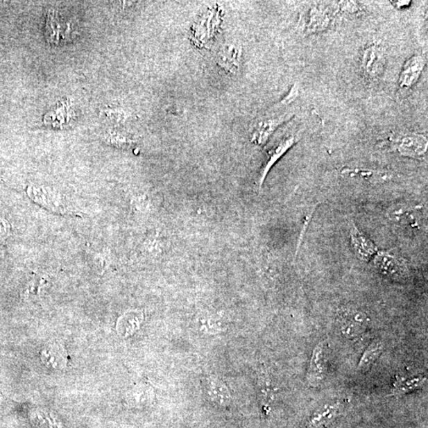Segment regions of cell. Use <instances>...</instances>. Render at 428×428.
Instances as JSON below:
<instances>
[{
  "label": "cell",
  "mask_w": 428,
  "mask_h": 428,
  "mask_svg": "<svg viewBox=\"0 0 428 428\" xmlns=\"http://www.w3.org/2000/svg\"><path fill=\"white\" fill-rule=\"evenodd\" d=\"M298 94V86L294 85L282 101L272 105L255 119L250 129L252 143L259 146H264L277 128L292 118L293 111L291 104L296 101Z\"/></svg>",
  "instance_id": "cell-1"
},
{
  "label": "cell",
  "mask_w": 428,
  "mask_h": 428,
  "mask_svg": "<svg viewBox=\"0 0 428 428\" xmlns=\"http://www.w3.org/2000/svg\"><path fill=\"white\" fill-rule=\"evenodd\" d=\"M341 10V2L318 3L313 5L305 16V33L312 35L329 29Z\"/></svg>",
  "instance_id": "cell-2"
},
{
  "label": "cell",
  "mask_w": 428,
  "mask_h": 428,
  "mask_svg": "<svg viewBox=\"0 0 428 428\" xmlns=\"http://www.w3.org/2000/svg\"><path fill=\"white\" fill-rule=\"evenodd\" d=\"M296 127L288 126L286 131L283 133L282 137L277 140L272 147L270 148L268 152V158H266V164L263 166L262 171L260 172L259 185V187L263 185L266 176L277 160H279L283 155H284L289 149L292 148L298 141L299 131L296 130Z\"/></svg>",
  "instance_id": "cell-3"
},
{
  "label": "cell",
  "mask_w": 428,
  "mask_h": 428,
  "mask_svg": "<svg viewBox=\"0 0 428 428\" xmlns=\"http://www.w3.org/2000/svg\"><path fill=\"white\" fill-rule=\"evenodd\" d=\"M386 65L385 50L379 44L371 43L366 46L361 59L363 74L368 80L380 79Z\"/></svg>",
  "instance_id": "cell-4"
},
{
  "label": "cell",
  "mask_w": 428,
  "mask_h": 428,
  "mask_svg": "<svg viewBox=\"0 0 428 428\" xmlns=\"http://www.w3.org/2000/svg\"><path fill=\"white\" fill-rule=\"evenodd\" d=\"M375 264L381 275L393 281L404 282L409 277L406 261L396 255L385 252L377 254Z\"/></svg>",
  "instance_id": "cell-5"
},
{
  "label": "cell",
  "mask_w": 428,
  "mask_h": 428,
  "mask_svg": "<svg viewBox=\"0 0 428 428\" xmlns=\"http://www.w3.org/2000/svg\"><path fill=\"white\" fill-rule=\"evenodd\" d=\"M425 65L426 58L423 54H415L405 62L401 75H400L398 83V92L402 96H406L411 89L419 81Z\"/></svg>",
  "instance_id": "cell-6"
},
{
  "label": "cell",
  "mask_w": 428,
  "mask_h": 428,
  "mask_svg": "<svg viewBox=\"0 0 428 428\" xmlns=\"http://www.w3.org/2000/svg\"><path fill=\"white\" fill-rule=\"evenodd\" d=\"M327 373V358L325 343L320 342L315 347L311 357L307 375L308 384L318 387L325 379Z\"/></svg>",
  "instance_id": "cell-7"
},
{
  "label": "cell",
  "mask_w": 428,
  "mask_h": 428,
  "mask_svg": "<svg viewBox=\"0 0 428 428\" xmlns=\"http://www.w3.org/2000/svg\"><path fill=\"white\" fill-rule=\"evenodd\" d=\"M29 196L33 202L43 208L59 214L67 212L66 205L60 194L55 193L46 187L35 186L31 187Z\"/></svg>",
  "instance_id": "cell-8"
},
{
  "label": "cell",
  "mask_w": 428,
  "mask_h": 428,
  "mask_svg": "<svg viewBox=\"0 0 428 428\" xmlns=\"http://www.w3.org/2000/svg\"><path fill=\"white\" fill-rule=\"evenodd\" d=\"M427 138L420 133H410L404 136L398 144V151L404 157L420 158L426 153Z\"/></svg>",
  "instance_id": "cell-9"
},
{
  "label": "cell",
  "mask_w": 428,
  "mask_h": 428,
  "mask_svg": "<svg viewBox=\"0 0 428 428\" xmlns=\"http://www.w3.org/2000/svg\"><path fill=\"white\" fill-rule=\"evenodd\" d=\"M368 325V318L359 311H352L342 314L341 329L344 336L354 339L362 334Z\"/></svg>",
  "instance_id": "cell-10"
},
{
  "label": "cell",
  "mask_w": 428,
  "mask_h": 428,
  "mask_svg": "<svg viewBox=\"0 0 428 428\" xmlns=\"http://www.w3.org/2000/svg\"><path fill=\"white\" fill-rule=\"evenodd\" d=\"M351 237L354 251L361 260L368 262L377 254V249L375 244L361 232L354 224L352 227Z\"/></svg>",
  "instance_id": "cell-11"
},
{
  "label": "cell",
  "mask_w": 428,
  "mask_h": 428,
  "mask_svg": "<svg viewBox=\"0 0 428 428\" xmlns=\"http://www.w3.org/2000/svg\"><path fill=\"white\" fill-rule=\"evenodd\" d=\"M69 26L53 12L49 14L46 22V37L49 43L59 44L68 40Z\"/></svg>",
  "instance_id": "cell-12"
},
{
  "label": "cell",
  "mask_w": 428,
  "mask_h": 428,
  "mask_svg": "<svg viewBox=\"0 0 428 428\" xmlns=\"http://www.w3.org/2000/svg\"><path fill=\"white\" fill-rule=\"evenodd\" d=\"M384 351V344L380 341H374L365 350L362 357L359 360L358 370L361 373H366L370 371L377 359L381 357Z\"/></svg>",
  "instance_id": "cell-13"
},
{
  "label": "cell",
  "mask_w": 428,
  "mask_h": 428,
  "mask_svg": "<svg viewBox=\"0 0 428 428\" xmlns=\"http://www.w3.org/2000/svg\"><path fill=\"white\" fill-rule=\"evenodd\" d=\"M426 382V377H403L397 376L393 384V393L397 396H402L403 394L420 390V388L424 387Z\"/></svg>",
  "instance_id": "cell-14"
},
{
  "label": "cell",
  "mask_w": 428,
  "mask_h": 428,
  "mask_svg": "<svg viewBox=\"0 0 428 428\" xmlns=\"http://www.w3.org/2000/svg\"><path fill=\"white\" fill-rule=\"evenodd\" d=\"M207 393L209 397L216 403L227 405L230 402V393L228 388L222 382L216 379H209L207 383Z\"/></svg>",
  "instance_id": "cell-15"
},
{
  "label": "cell",
  "mask_w": 428,
  "mask_h": 428,
  "mask_svg": "<svg viewBox=\"0 0 428 428\" xmlns=\"http://www.w3.org/2000/svg\"><path fill=\"white\" fill-rule=\"evenodd\" d=\"M339 405L337 404L326 405L319 412L316 413L309 422L308 427H316L320 425L323 420L327 418H331L332 415L336 413L338 411Z\"/></svg>",
  "instance_id": "cell-16"
},
{
  "label": "cell",
  "mask_w": 428,
  "mask_h": 428,
  "mask_svg": "<svg viewBox=\"0 0 428 428\" xmlns=\"http://www.w3.org/2000/svg\"><path fill=\"white\" fill-rule=\"evenodd\" d=\"M391 3L394 6V7L399 10L407 8L411 4L410 1H392Z\"/></svg>",
  "instance_id": "cell-17"
}]
</instances>
